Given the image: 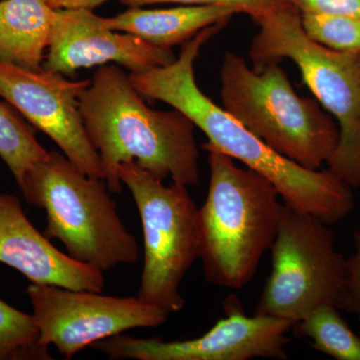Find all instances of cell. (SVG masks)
I'll return each instance as SVG.
<instances>
[{
  "instance_id": "obj_15",
  "label": "cell",
  "mask_w": 360,
  "mask_h": 360,
  "mask_svg": "<svg viewBox=\"0 0 360 360\" xmlns=\"http://www.w3.org/2000/svg\"><path fill=\"white\" fill-rule=\"evenodd\" d=\"M56 13L44 0H1L0 63L42 70Z\"/></svg>"
},
{
  "instance_id": "obj_21",
  "label": "cell",
  "mask_w": 360,
  "mask_h": 360,
  "mask_svg": "<svg viewBox=\"0 0 360 360\" xmlns=\"http://www.w3.org/2000/svg\"><path fill=\"white\" fill-rule=\"evenodd\" d=\"M300 13L340 14L360 18V0H290Z\"/></svg>"
},
{
  "instance_id": "obj_20",
  "label": "cell",
  "mask_w": 360,
  "mask_h": 360,
  "mask_svg": "<svg viewBox=\"0 0 360 360\" xmlns=\"http://www.w3.org/2000/svg\"><path fill=\"white\" fill-rule=\"evenodd\" d=\"M118 1L130 7H141L158 4L231 7L236 9L238 13L248 14L255 21L292 4L290 0H118Z\"/></svg>"
},
{
  "instance_id": "obj_1",
  "label": "cell",
  "mask_w": 360,
  "mask_h": 360,
  "mask_svg": "<svg viewBox=\"0 0 360 360\" xmlns=\"http://www.w3.org/2000/svg\"><path fill=\"white\" fill-rule=\"evenodd\" d=\"M225 25L217 23L201 30L182 44L179 58L170 65L130 73L135 89L181 111L207 136L202 146L217 149L269 179L284 205L330 225L345 219L354 207L352 187L328 169H307L276 153L198 86L194 61L201 47Z\"/></svg>"
},
{
  "instance_id": "obj_10",
  "label": "cell",
  "mask_w": 360,
  "mask_h": 360,
  "mask_svg": "<svg viewBox=\"0 0 360 360\" xmlns=\"http://www.w3.org/2000/svg\"><path fill=\"white\" fill-rule=\"evenodd\" d=\"M226 317L200 338L165 341L117 335L91 345L112 359L136 360H248L288 359L286 333L293 323L276 317L248 316L238 298H227Z\"/></svg>"
},
{
  "instance_id": "obj_22",
  "label": "cell",
  "mask_w": 360,
  "mask_h": 360,
  "mask_svg": "<svg viewBox=\"0 0 360 360\" xmlns=\"http://www.w3.org/2000/svg\"><path fill=\"white\" fill-rule=\"evenodd\" d=\"M354 252L347 258L348 296L345 310L354 314L360 323V224L354 233Z\"/></svg>"
},
{
  "instance_id": "obj_16",
  "label": "cell",
  "mask_w": 360,
  "mask_h": 360,
  "mask_svg": "<svg viewBox=\"0 0 360 360\" xmlns=\"http://www.w3.org/2000/svg\"><path fill=\"white\" fill-rule=\"evenodd\" d=\"M335 305H317L291 330L295 338H309L311 347L338 360H360V338L350 329Z\"/></svg>"
},
{
  "instance_id": "obj_14",
  "label": "cell",
  "mask_w": 360,
  "mask_h": 360,
  "mask_svg": "<svg viewBox=\"0 0 360 360\" xmlns=\"http://www.w3.org/2000/svg\"><path fill=\"white\" fill-rule=\"evenodd\" d=\"M231 7L188 6L167 9L131 7L106 23L115 32L129 33L158 49H170L193 39L208 26L229 22L236 14Z\"/></svg>"
},
{
  "instance_id": "obj_17",
  "label": "cell",
  "mask_w": 360,
  "mask_h": 360,
  "mask_svg": "<svg viewBox=\"0 0 360 360\" xmlns=\"http://www.w3.org/2000/svg\"><path fill=\"white\" fill-rule=\"evenodd\" d=\"M49 155L34 132L4 103H0V158L8 167L18 186L28 168Z\"/></svg>"
},
{
  "instance_id": "obj_18",
  "label": "cell",
  "mask_w": 360,
  "mask_h": 360,
  "mask_svg": "<svg viewBox=\"0 0 360 360\" xmlns=\"http://www.w3.org/2000/svg\"><path fill=\"white\" fill-rule=\"evenodd\" d=\"M52 359L49 348L39 342L33 314L0 300V360Z\"/></svg>"
},
{
  "instance_id": "obj_9",
  "label": "cell",
  "mask_w": 360,
  "mask_h": 360,
  "mask_svg": "<svg viewBox=\"0 0 360 360\" xmlns=\"http://www.w3.org/2000/svg\"><path fill=\"white\" fill-rule=\"evenodd\" d=\"M42 347L71 359L87 347L134 328H158L169 314L137 296L117 297L32 283L26 290Z\"/></svg>"
},
{
  "instance_id": "obj_23",
  "label": "cell",
  "mask_w": 360,
  "mask_h": 360,
  "mask_svg": "<svg viewBox=\"0 0 360 360\" xmlns=\"http://www.w3.org/2000/svg\"><path fill=\"white\" fill-rule=\"evenodd\" d=\"M51 8L56 11L60 9H70V11H77V9H86L92 11L96 7L110 1V0H44Z\"/></svg>"
},
{
  "instance_id": "obj_3",
  "label": "cell",
  "mask_w": 360,
  "mask_h": 360,
  "mask_svg": "<svg viewBox=\"0 0 360 360\" xmlns=\"http://www.w3.org/2000/svg\"><path fill=\"white\" fill-rule=\"evenodd\" d=\"M208 153L210 186L200 208V259L206 281L239 290L250 283L276 236L281 203L276 186L233 158Z\"/></svg>"
},
{
  "instance_id": "obj_7",
  "label": "cell",
  "mask_w": 360,
  "mask_h": 360,
  "mask_svg": "<svg viewBox=\"0 0 360 360\" xmlns=\"http://www.w3.org/2000/svg\"><path fill=\"white\" fill-rule=\"evenodd\" d=\"M335 231L315 215L281 203L271 271L255 314L295 323L317 305L345 310L347 258L336 250Z\"/></svg>"
},
{
  "instance_id": "obj_5",
  "label": "cell",
  "mask_w": 360,
  "mask_h": 360,
  "mask_svg": "<svg viewBox=\"0 0 360 360\" xmlns=\"http://www.w3.org/2000/svg\"><path fill=\"white\" fill-rule=\"evenodd\" d=\"M224 110L276 153L319 170L335 153L340 129L316 99L298 96L281 63L262 70L227 51L221 66Z\"/></svg>"
},
{
  "instance_id": "obj_2",
  "label": "cell",
  "mask_w": 360,
  "mask_h": 360,
  "mask_svg": "<svg viewBox=\"0 0 360 360\" xmlns=\"http://www.w3.org/2000/svg\"><path fill=\"white\" fill-rule=\"evenodd\" d=\"M78 99L89 141L98 153L108 191L120 193L118 167L129 161L165 181L195 186L200 181L195 124L181 111L149 108L127 75L101 65Z\"/></svg>"
},
{
  "instance_id": "obj_13",
  "label": "cell",
  "mask_w": 360,
  "mask_h": 360,
  "mask_svg": "<svg viewBox=\"0 0 360 360\" xmlns=\"http://www.w3.org/2000/svg\"><path fill=\"white\" fill-rule=\"evenodd\" d=\"M0 262L32 283L103 292V272L58 250L26 217L20 198L0 193Z\"/></svg>"
},
{
  "instance_id": "obj_8",
  "label": "cell",
  "mask_w": 360,
  "mask_h": 360,
  "mask_svg": "<svg viewBox=\"0 0 360 360\" xmlns=\"http://www.w3.org/2000/svg\"><path fill=\"white\" fill-rule=\"evenodd\" d=\"M120 181L129 187L143 231L144 260L137 297L174 314L186 302L180 284L200 258V208L186 186L163 181L134 161L118 167Z\"/></svg>"
},
{
  "instance_id": "obj_12",
  "label": "cell",
  "mask_w": 360,
  "mask_h": 360,
  "mask_svg": "<svg viewBox=\"0 0 360 360\" xmlns=\"http://www.w3.org/2000/svg\"><path fill=\"white\" fill-rule=\"evenodd\" d=\"M47 51L42 68L63 75L111 61L131 73H141L176 59L170 49L111 30L105 18L86 9L56 11Z\"/></svg>"
},
{
  "instance_id": "obj_6",
  "label": "cell",
  "mask_w": 360,
  "mask_h": 360,
  "mask_svg": "<svg viewBox=\"0 0 360 360\" xmlns=\"http://www.w3.org/2000/svg\"><path fill=\"white\" fill-rule=\"evenodd\" d=\"M259 32L250 49L252 68L290 59L304 84L340 129V141L328 169L352 187L360 186V51H336L309 39L295 6L257 21Z\"/></svg>"
},
{
  "instance_id": "obj_19",
  "label": "cell",
  "mask_w": 360,
  "mask_h": 360,
  "mask_svg": "<svg viewBox=\"0 0 360 360\" xmlns=\"http://www.w3.org/2000/svg\"><path fill=\"white\" fill-rule=\"evenodd\" d=\"M307 37L336 51H360V18L340 14L302 13Z\"/></svg>"
},
{
  "instance_id": "obj_4",
  "label": "cell",
  "mask_w": 360,
  "mask_h": 360,
  "mask_svg": "<svg viewBox=\"0 0 360 360\" xmlns=\"http://www.w3.org/2000/svg\"><path fill=\"white\" fill-rule=\"evenodd\" d=\"M28 205L44 210V236L73 259L101 272L139 259L136 239L123 224L105 180L89 176L63 153L49 151L20 186Z\"/></svg>"
},
{
  "instance_id": "obj_11",
  "label": "cell",
  "mask_w": 360,
  "mask_h": 360,
  "mask_svg": "<svg viewBox=\"0 0 360 360\" xmlns=\"http://www.w3.org/2000/svg\"><path fill=\"white\" fill-rule=\"evenodd\" d=\"M91 80L0 63V96L46 134L84 174L103 179L101 158L89 141L78 99Z\"/></svg>"
}]
</instances>
